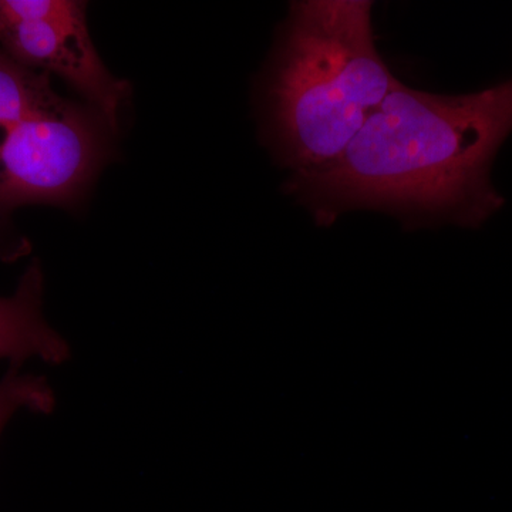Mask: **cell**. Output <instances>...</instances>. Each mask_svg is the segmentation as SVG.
<instances>
[{"label":"cell","instance_id":"1","mask_svg":"<svg viewBox=\"0 0 512 512\" xmlns=\"http://www.w3.org/2000/svg\"><path fill=\"white\" fill-rule=\"evenodd\" d=\"M511 133L512 79L458 96L399 82L338 160L291 188L319 225L373 210L409 229L477 228L504 205L491 170Z\"/></svg>","mask_w":512,"mask_h":512},{"label":"cell","instance_id":"2","mask_svg":"<svg viewBox=\"0 0 512 512\" xmlns=\"http://www.w3.org/2000/svg\"><path fill=\"white\" fill-rule=\"evenodd\" d=\"M367 0L293 2L266 79L269 134L293 175L338 160L400 80Z\"/></svg>","mask_w":512,"mask_h":512},{"label":"cell","instance_id":"3","mask_svg":"<svg viewBox=\"0 0 512 512\" xmlns=\"http://www.w3.org/2000/svg\"><path fill=\"white\" fill-rule=\"evenodd\" d=\"M113 130L93 107L60 106L0 134V202L69 204L89 187Z\"/></svg>","mask_w":512,"mask_h":512},{"label":"cell","instance_id":"4","mask_svg":"<svg viewBox=\"0 0 512 512\" xmlns=\"http://www.w3.org/2000/svg\"><path fill=\"white\" fill-rule=\"evenodd\" d=\"M6 55L36 72L56 74L90 101L111 128L128 97V84L101 62L86 20V3L72 15L32 20L0 30Z\"/></svg>","mask_w":512,"mask_h":512},{"label":"cell","instance_id":"5","mask_svg":"<svg viewBox=\"0 0 512 512\" xmlns=\"http://www.w3.org/2000/svg\"><path fill=\"white\" fill-rule=\"evenodd\" d=\"M42 296V272L39 266H30L15 295L0 298V359L16 366L33 357L50 365L69 359L66 340L43 316Z\"/></svg>","mask_w":512,"mask_h":512},{"label":"cell","instance_id":"6","mask_svg":"<svg viewBox=\"0 0 512 512\" xmlns=\"http://www.w3.org/2000/svg\"><path fill=\"white\" fill-rule=\"evenodd\" d=\"M63 101L47 74L23 66L0 49V134Z\"/></svg>","mask_w":512,"mask_h":512},{"label":"cell","instance_id":"7","mask_svg":"<svg viewBox=\"0 0 512 512\" xmlns=\"http://www.w3.org/2000/svg\"><path fill=\"white\" fill-rule=\"evenodd\" d=\"M56 406L55 393L45 377L22 375L18 369L9 370L0 380V434L16 413L49 414Z\"/></svg>","mask_w":512,"mask_h":512}]
</instances>
